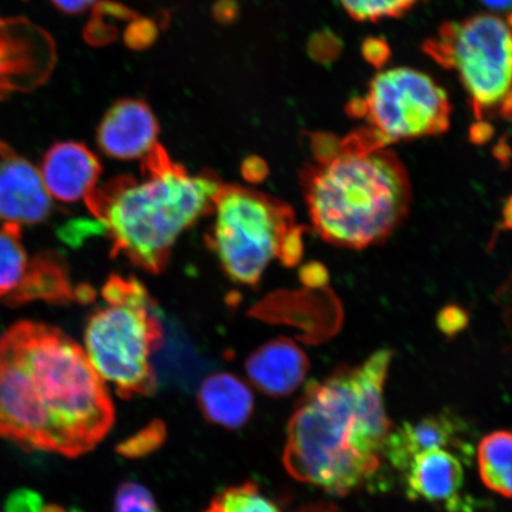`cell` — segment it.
<instances>
[{
    "label": "cell",
    "instance_id": "30bf717a",
    "mask_svg": "<svg viewBox=\"0 0 512 512\" xmlns=\"http://www.w3.org/2000/svg\"><path fill=\"white\" fill-rule=\"evenodd\" d=\"M51 196L40 171L0 140V217L18 224L47 219Z\"/></svg>",
    "mask_w": 512,
    "mask_h": 512
},
{
    "label": "cell",
    "instance_id": "83f0119b",
    "mask_svg": "<svg viewBox=\"0 0 512 512\" xmlns=\"http://www.w3.org/2000/svg\"><path fill=\"white\" fill-rule=\"evenodd\" d=\"M40 494L29 489H19L6 499L5 512H43Z\"/></svg>",
    "mask_w": 512,
    "mask_h": 512
},
{
    "label": "cell",
    "instance_id": "e0dca14e",
    "mask_svg": "<svg viewBox=\"0 0 512 512\" xmlns=\"http://www.w3.org/2000/svg\"><path fill=\"white\" fill-rule=\"evenodd\" d=\"M37 299L53 304H67L75 299L67 266L59 254L44 252L30 260L21 283L4 298V303L21 305Z\"/></svg>",
    "mask_w": 512,
    "mask_h": 512
},
{
    "label": "cell",
    "instance_id": "7c38bea8",
    "mask_svg": "<svg viewBox=\"0 0 512 512\" xmlns=\"http://www.w3.org/2000/svg\"><path fill=\"white\" fill-rule=\"evenodd\" d=\"M465 425L450 412L428 415L426 418L405 424L390 431L384 456L395 469L405 472L409 464L422 453L433 450H453L469 457L470 447L464 441ZM450 451V450H448Z\"/></svg>",
    "mask_w": 512,
    "mask_h": 512
},
{
    "label": "cell",
    "instance_id": "d4e9b609",
    "mask_svg": "<svg viewBox=\"0 0 512 512\" xmlns=\"http://www.w3.org/2000/svg\"><path fill=\"white\" fill-rule=\"evenodd\" d=\"M164 437V428L162 425H152L147 427L146 430L140 432L126 443L121 446V453L125 456H142L147 452L155 450L160 444Z\"/></svg>",
    "mask_w": 512,
    "mask_h": 512
},
{
    "label": "cell",
    "instance_id": "d6a6232c",
    "mask_svg": "<svg viewBox=\"0 0 512 512\" xmlns=\"http://www.w3.org/2000/svg\"><path fill=\"white\" fill-rule=\"evenodd\" d=\"M243 175L251 181H260L267 174V166L264 160L259 157H249L242 165Z\"/></svg>",
    "mask_w": 512,
    "mask_h": 512
},
{
    "label": "cell",
    "instance_id": "ac0fdd59",
    "mask_svg": "<svg viewBox=\"0 0 512 512\" xmlns=\"http://www.w3.org/2000/svg\"><path fill=\"white\" fill-rule=\"evenodd\" d=\"M477 462L486 488L512 498V431L486 435L478 445Z\"/></svg>",
    "mask_w": 512,
    "mask_h": 512
},
{
    "label": "cell",
    "instance_id": "d590c367",
    "mask_svg": "<svg viewBox=\"0 0 512 512\" xmlns=\"http://www.w3.org/2000/svg\"><path fill=\"white\" fill-rule=\"evenodd\" d=\"M494 134V128L488 123H478L471 127L470 137L473 143L483 144Z\"/></svg>",
    "mask_w": 512,
    "mask_h": 512
},
{
    "label": "cell",
    "instance_id": "484cf974",
    "mask_svg": "<svg viewBox=\"0 0 512 512\" xmlns=\"http://www.w3.org/2000/svg\"><path fill=\"white\" fill-rule=\"evenodd\" d=\"M119 31L113 24L106 22V19L92 16L83 30V38L89 46L102 48L110 46L114 41H117Z\"/></svg>",
    "mask_w": 512,
    "mask_h": 512
},
{
    "label": "cell",
    "instance_id": "9a60e30c",
    "mask_svg": "<svg viewBox=\"0 0 512 512\" xmlns=\"http://www.w3.org/2000/svg\"><path fill=\"white\" fill-rule=\"evenodd\" d=\"M310 363L291 339L280 338L262 345L248 357L246 371L253 386L271 398H284L302 386Z\"/></svg>",
    "mask_w": 512,
    "mask_h": 512
},
{
    "label": "cell",
    "instance_id": "8d00e7d4",
    "mask_svg": "<svg viewBox=\"0 0 512 512\" xmlns=\"http://www.w3.org/2000/svg\"><path fill=\"white\" fill-rule=\"evenodd\" d=\"M501 303L504 305L505 316H507V322L510 325V329L512 330V277L509 280V283L505 284L502 288L501 294Z\"/></svg>",
    "mask_w": 512,
    "mask_h": 512
},
{
    "label": "cell",
    "instance_id": "74e56055",
    "mask_svg": "<svg viewBox=\"0 0 512 512\" xmlns=\"http://www.w3.org/2000/svg\"><path fill=\"white\" fill-rule=\"evenodd\" d=\"M486 8L495 11H512V0H479Z\"/></svg>",
    "mask_w": 512,
    "mask_h": 512
},
{
    "label": "cell",
    "instance_id": "ab89813d",
    "mask_svg": "<svg viewBox=\"0 0 512 512\" xmlns=\"http://www.w3.org/2000/svg\"><path fill=\"white\" fill-rule=\"evenodd\" d=\"M503 227L512 230V197L505 206L504 209V223Z\"/></svg>",
    "mask_w": 512,
    "mask_h": 512
},
{
    "label": "cell",
    "instance_id": "2e32d148",
    "mask_svg": "<svg viewBox=\"0 0 512 512\" xmlns=\"http://www.w3.org/2000/svg\"><path fill=\"white\" fill-rule=\"evenodd\" d=\"M198 405L206 418L217 426L238 430L247 424L254 411L251 388L229 373L210 375L198 392Z\"/></svg>",
    "mask_w": 512,
    "mask_h": 512
},
{
    "label": "cell",
    "instance_id": "60d3db41",
    "mask_svg": "<svg viewBox=\"0 0 512 512\" xmlns=\"http://www.w3.org/2000/svg\"><path fill=\"white\" fill-rule=\"evenodd\" d=\"M508 23H509L510 27L512 28V14H511V15H510V17H509V21H508Z\"/></svg>",
    "mask_w": 512,
    "mask_h": 512
},
{
    "label": "cell",
    "instance_id": "4316f807",
    "mask_svg": "<svg viewBox=\"0 0 512 512\" xmlns=\"http://www.w3.org/2000/svg\"><path fill=\"white\" fill-rule=\"evenodd\" d=\"M105 228L101 222L87 220L70 221L59 230L60 239L70 246H78L88 235L100 233Z\"/></svg>",
    "mask_w": 512,
    "mask_h": 512
},
{
    "label": "cell",
    "instance_id": "8992f818",
    "mask_svg": "<svg viewBox=\"0 0 512 512\" xmlns=\"http://www.w3.org/2000/svg\"><path fill=\"white\" fill-rule=\"evenodd\" d=\"M214 211L209 245L236 283L258 284L275 258L286 266L302 259L303 228L285 203L240 185H223Z\"/></svg>",
    "mask_w": 512,
    "mask_h": 512
},
{
    "label": "cell",
    "instance_id": "7402d4cb",
    "mask_svg": "<svg viewBox=\"0 0 512 512\" xmlns=\"http://www.w3.org/2000/svg\"><path fill=\"white\" fill-rule=\"evenodd\" d=\"M114 512H158L155 499L144 485L126 482L114 498Z\"/></svg>",
    "mask_w": 512,
    "mask_h": 512
},
{
    "label": "cell",
    "instance_id": "836d02e7",
    "mask_svg": "<svg viewBox=\"0 0 512 512\" xmlns=\"http://www.w3.org/2000/svg\"><path fill=\"white\" fill-rule=\"evenodd\" d=\"M95 0H51L56 9L67 15H79L86 11Z\"/></svg>",
    "mask_w": 512,
    "mask_h": 512
},
{
    "label": "cell",
    "instance_id": "8fae6325",
    "mask_svg": "<svg viewBox=\"0 0 512 512\" xmlns=\"http://www.w3.org/2000/svg\"><path fill=\"white\" fill-rule=\"evenodd\" d=\"M159 124L143 99H120L106 112L96 130L102 152L118 160L144 157L157 144Z\"/></svg>",
    "mask_w": 512,
    "mask_h": 512
},
{
    "label": "cell",
    "instance_id": "7a4b0ae2",
    "mask_svg": "<svg viewBox=\"0 0 512 512\" xmlns=\"http://www.w3.org/2000/svg\"><path fill=\"white\" fill-rule=\"evenodd\" d=\"M393 356L376 351L307 386L287 428L284 464L293 478L345 496L376 475L392 431L383 393Z\"/></svg>",
    "mask_w": 512,
    "mask_h": 512
},
{
    "label": "cell",
    "instance_id": "6da1fadb",
    "mask_svg": "<svg viewBox=\"0 0 512 512\" xmlns=\"http://www.w3.org/2000/svg\"><path fill=\"white\" fill-rule=\"evenodd\" d=\"M113 422L105 382L72 338L34 322L0 337V438L75 458L92 451Z\"/></svg>",
    "mask_w": 512,
    "mask_h": 512
},
{
    "label": "cell",
    "instance_id": "f35d334b",
    "mask_svg": "<svg viewBox=\"0 0 512 512\" xmlns=\"http://www.w3.org/2000/svg\"><path fill=\"white\" fill-rule=\"evenodd\" d=\"M296 512H338L335 505L328 503H313L309 505H305V507L300 508Z\"/></svg>",
    "mask_w": 512,
    "mask_h": 512
},
{
    "label": "cell",
    "instance_id": "3957f363",
    "mask_svg": "<svg viewBox=\"0 0 512 512\" xmlns=\"http://www.w3.org/2000/svg\"><path fill=\"white\" fill-rule=\"evenodd\" d=\"M364 128L332 138L302 171L307 210L320 238L336 247L380 245L405 221L411 181L394 152Z\"/></svg>",
    "mask_w": 512,
    "mask_h": 512
},
{
    "label": "cell",
    "instance_id": "ffe728a7",
    "mask_svg": "<svg viewBox=\"0 0 512 512\" xmlns=\"http://www.w3.org/2000/svg\"><path fill=\"white\" fill-rule=\"evenodd\" d=\"M204 512H283L255 483L232 486L217 495Z\"/></svg>",
    "mask_w": 512,
    "mask_h": 512
},
{
    "label": "cell",
    "instance_id": "ba28073f",
    "mask_svg": "<svg viewBox=\"0 0 512 512\" xmlns=\"http://www.w3.org/2000/svg\"><path fill=\"white\" fill-rule=\"evenodd\" d=\"M364 101V119L384 145L439 136L450 127L452 107L445 89L419 70L394 68L376 75Z\"/></svg>",
    "mask_w": 512,
    "mask_h": 512
},
{
    "label": "cell",
    "instance_id": "44dd1931",
    "mask_svg": "<svg viewBox=\"0 0 512 512\" xmlns=\"http://www.w3.org/2000/svg\"><path fill=\"white\" fill-rule=\"evenodd\" d=\"M349 16L360 22L401 17L424 0H338Z\"/></svg>",
    "mask_w": 512,
    "mask_h": 512
},
{
    "label": "cell",
    "instance_id": "603a6c76",
    "mask_svg": "<svg viewBox=\"0 0 512 512\" xmlns=\"http://www.w3.org/2000/svg\"><path fill=\"white\" fill-rule=\"evenodd\" d=\"M342 51L341 38L330 29L316 31L307 42V54L313 61L320 64H331Z\"/></svg>",
    "mask_w": 512,
    "mask_h": 512
},
{
    "label": "cell",
    "instance_id": "277c9868",
    "mask_svg": "<svg viewBox=\"0 0 512 512\" xmlns=\"http://www.w3.org/2000/svg\"><path fill=\"white\" fill-rule=\"evenodd\" d=\"M142 177L121 176L86 198L113 241V254L160 273L185 229L213 213L223 184L213 171L190 175L156 144L143 157Z\"/></svg>",
    "mask_w": 512,
    "mask_h": 512
},
{
    "label": "cell",
    "instance_id": "5bb4252c",
    "mask_svg": "<svg viewBox=\"0 0 512 512\" xmlns=\"http://www.w3.org/2000/svg\"><path fill=\"white\" fill-rule=\"evenodd\" d=\"M101 175L98 157L85 144L57 143L43 158L41 176L50 196L61 202L85 200Z\"/></svg>",
    "mask_w": 512,
    "mask_h": 512
},
{
    "label": "cell",
    "instance_id": "f1b7e54d",
    "mask_svg": "<svg viewBox=\"0 0 512 512\" xmlns=\"http://www.w3.org/2000/svg\"><path fill=\"white\" fill-rule=\"evenodd\" d=\"M361 50L364 60L375 68L386 66L392 56L388 42L381 37L367 38L362 43Z\"/></svg>",
    "mask_w": 512,
    "mask_h": 512
},
{
    "label": "cell",
    "instance_id": "9c48e42d",
    "mask_svg": "<svg viewBox=\"0 0 512 512\" xmlns=\"http://www.w3.org/2000/svg\"><path fill=\"white\" fill-rule=\"evenodd\" d=\"M55 60L43 31L24 19L0 18V99L15 89H30L46 78Z\"/></svg>",
    "mask_w": 512,
    "mask_h": 512
},
{
    "label": "cell",
    "instance_id": "5b68a950",
    "mask_svg": "<svg viewBox=\"0 0 512 512\" xmlns=\"http://www.w3.org/2000/svg\"><path fill=\"white\" fill-rule=\"evenodd\" d=\"M108 306L89 319L86 355L120 398L150 395L157 388L152 357L162 347L164 323L145 287L114 275L102 290Z\"/></svg>",
    "mask_w": 512,
    "mask_h": 512
},
{
    "label": "cell",
    "instance_id": "d6986e66",
    "mask_svg": "<svg viewBox=\"0 0 512 512\" xmlns=\"http://www.w3.org/2000/svg\"><path fill=\"white\" fill-rule=\"evenodd\" d=\"M28 265L21 224L6 222L0 228V297L5 298L16 290Z\"/></svg>",
    "mask_w": 512,
    "mask_h": 512
},
{
    "label": "cell",
    "instance_id": "4fadbf2b",
    "mask_svg": "<svg viewBox=\"0 0 512 512\" xmlns=\"http://www.w3.org/2000/svg\"><path fill=\"white\" fill-rule=\"evenodd\" d=\"M406 494L412 501L441 505L447 512H466L462 497L465 472L452 451L422 453L407 467Z\"/></svg>",
    "mask_w": 512,
    "mask_h": 512
},
{
    "label": "cell",
    "instance_id": "cb8c5ba5",
    "mask_svg": "<svg viewBox=\"0 0 512 512\" xmlns=\"http://www.w3.org/2000/svg\"><path fill=\"white\" fill-rule=\"evenodd\" d=\"M158 34L159 27L153 19L137 18L125 30L124 42L127 48L142 51L155 44Z\"/></svg>",
    "mask_w": 512,
    "mask_h": 512
},
{
    "label": "cell",
    "instance_id": "1f68e13d",
    "mask_svg": "<svg viewBox=\"0 0 512 512\" xmlns=\"http://www.w3.org/2000/svg\"><path fill=\"white\" fill-rule=\"evenodd\" d=\"M240 8L236 0H217L213 6V16L216 22L229 25L239 18Z\"/></svg>",
    "mask_w": 512,
    "mask_h": 512
},
{
    "label": "cell",
    "instance_id": "e575fe53",
    "mask_svg": "<svg viewBox=\"0 0 512 512\" xmlns=\"http://www.w3.org/2000/svg\"><path fill=\"white\" fill-rule=\"evenodd\" d=\"M302 279L304 284L309 286L323 285L328 280L324 267L320 265H307L302 270Z\"/></svg>",
    "mask_w": 512,
    "mask_h": 512
},
{
    "label": "cell",
    "instance_id": "52a82bcc",
    "mask_svg": "<svg viewBox=\"0 0 512 512\" xmlns=\"http://www.w3.org/2000/svg\"><path fill=\"white\" fill-rule=\"evenodd\" d=\"M422 49L440 66L456 70L478 120L499 113L512 94V28L503 19L482 14L447 22Z\"/></svg>",
    "mask_w": 512,
    "mask_h": 512
},
{
    "label": "cell",
    "instance_id": "4dcf8cb0",
    "mask_svg": "<svg viewBox=\"0 0 512 512\" xmlns=\"http://www.w3.org/2000/svg\"><path fill=\"white\" fill-rule=\"evenodd\" d=\"M438 322L440 329L443 330L445 334H456V332L464 329L466 315L462 309H459V307L450 306L440 313Z\"/></svg>",
    "mask_w": 512,
    "mask_h": 512
},
{
    "label": "cell",
    "instance_id": "f546056e",
    "mask_svg": "<svg viewBox=\"0 0 512 512\" xmlns=\"http://www.w3.org/2000/svg\"><path fill=\"white\" fill-rule=\"evenodd\" d=\"M93 15L101 18H111L119 22H132L138 14L128 6L113 2V0H100L94 5Z\"/></svg>",
    "mask_w": 512,
    "mask_h": 512
}]
</instances>
